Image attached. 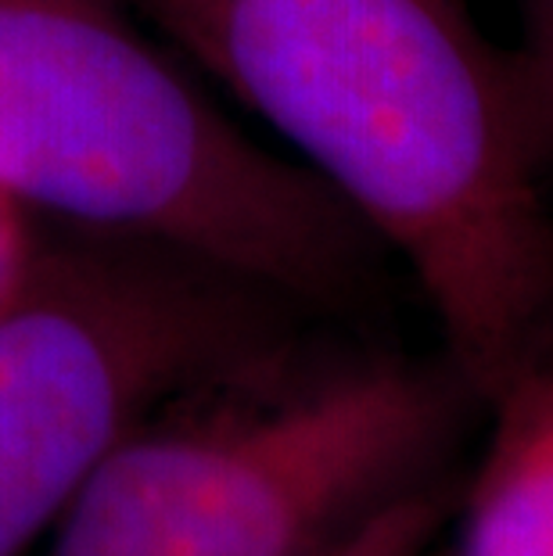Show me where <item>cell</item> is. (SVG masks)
Returning <instances> with one entry per match:
<instances>
[{"label": "cell", "mask_w": 553, "mask_h": 556, "mask_svg": "<svg viewBox=\"0 0 553 556\" xmlns=\"http://www.w3.org/2000/svg\"><path fill=\"white\" fill-rule=\"evenodd\" d=\"M399 255L481 406L553 359V155L467 0H129Z\"/></svg>", "instance_id": "obj_1"}, {"label": "cell", "mask_w": 553, "mask_h": 556, "mask_svg": "<svg viewBox=\"0 0 553 556\" xmlns=\"http://www.w3.org/2000/svg\"><path fill=\"white\" fill-rule=\"evenodd\" d=\"M0 198L230 269L310 316L381 283L385 244L266 148L129 0H0Z\"/></svg>", "instance_id": "obj_2"}, {"label": "cell", "mask_w": 553, "mask_h": 556, "mask_svg": "<svg viewBox=\"0 0 553 556\" xmlns=\"http://www.w3.org/2000/svg\"><path fill=\"white\" fill-rule=\"evenodd\" d=\"M478 409L445 356H302L205 388L104 459L43 556H327L439 489Z\"/></svg>", "instance_id": "obj_3"}, {"label": "cell", "mask_w": 553, "mask_h": 556, "mask_svg": "<svg viewBox=\"0 0 553 556\" xmlns=\"http://www.w3.org/2000/svg\"><path fill=\"white\" fill-rule=\"evenodd\" d=\"M296 302L173 248L62 227L0 283V556H26L169 402L305 356Z\"/></svg>", "instance_id": "obj_4"}, {"label": "cell", "mask_w": 553, "mask_h": 556, "mask_svg": "<svg viewBox=\"0 0 553 556\" xmlns=\"http://www.w3.org/2000/svg\"><path fill=\"white\" fill-rule=\"evenodd\" d=\"M453 556H553V359L489 402Z\"/></svg>", "instance_id": "obj_5"}, {"label": "cell", "mask_w": 553, "mask_h": 556, "mask_svg": "<svg viewBox=\"0 0 553 556\" xmlns=\"http://www.w3.org/2000/svg\"><path fill=\"white\" fill-rule=\"evenodd\" d=\"M445 517V495L439 489L417 492L410 500L388 506L370 525H363L356 535H349L327 556H420L431 531Z\"/></svg>", "instance_id": "obj_6"}, {"label": "cell", "mask_w": 553, "mask_h": 556, "mask_svg": "<svg viewBox=\"0 0 553 556\" xmlns=\"http://www.w3.org/2000/svg\"><path fill=\"white\" fill-rule=\"evenodd\" d=\"M517 15H521V43L514 51L525 65L553 155V0H517Z\"/></svg>", "instance_id": "obj_7"}, {"label": "cell", "mask_w": 553, "mask_h": 556, "mask_svg": "<svg viewBox=\"0 0 553 556\" xmlns=\"http://www.w3.org/2000/svg\"><path fill=\"white\" fill-rule=\"evenodd\" d=\"M26 208H18L15 201L0 198V283L11 277V269L18 266V258L26 255V248L33 241V233L26 227Z\"/></svg>", "instance_id": "obj_8"}]
</instances>
